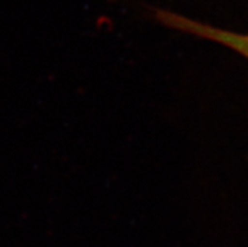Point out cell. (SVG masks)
<instances>
[{"label": "cell", "instance_id": "obj_1", "mask_svg": "<svg viewBox=\"0 0 248 247\" xmlns=\"http://www.w3.org/2000/svg\"><path fill=\"white\" fill-rule=\"evenodd\" d=\"M148 9L151 14V18L155 22L163 24L164 27L226 46L248 60V34H241L237 32L217 28L213 25L201 23L194 19L180 16L175 12H170L161 8L149 6Z\"/></svg>", "mask_w": 248, "mask_h": 247}]
</instances>
